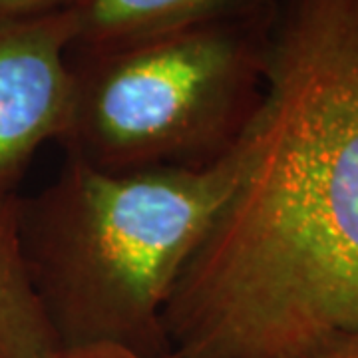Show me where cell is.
<instances>
[{"label": "cell", "instance_id": "6da1fadb", "mask_svg": "<svg viewBox=\"0 0 358 358\" xmlns=\"http://www.w3.org/2000/svg\"><path fill=\"white\" fill-rule=\"evenodd\" d=\"M227 203L166 310L181 358L358 334V0H282Z\"/></svg>", "mask_w": 358, "mask_h": 358}, {"label": "cell", "instance_id": "7a4b0ae2", "mask_svg": "<svg viewBox=\"0 0 358 358\" xmlns=\"http://www.w3.org/2000/svg\"><path fill=\"white\" fill-rule=\"evenodd\" d=\"M241 162V141L193 169L108 171L66 157L48 187L18 201L30 279L62 346L173 352L166 310Z\"/></svg>", "mask_w": 358, "mask_h": 358}, {"label": "cell", "instance_id": "3957f363", "mask_svg": "<svg viewBox=\"0 0 358 358\" xmlns=\"http://www.w3.org/2000/svg\"><path fill=\"white\" fill-rule=\"evenodd\" d=\"M279 0L145 38L72 48L66 157L108 171L193 169L243 140Z\"/></svg>", "mask_w": 358, "mask_h": 358}, {"label": "cell", "instance_id": "277c9868", "mask_svg": "<svg viewBox=\"0 0 358 358\" xmlns=\"http://www.w3.org/2000/svg\"><path fill=\"white\" fill-rule=\"evenodd\" d=\"M68 8L0 18V197L13 195L30 159L60 140L72 96Z\"/></svg>", "mask_w": 358, "mask_h": 358}, {"label": "cell", "instance_id": "5b68a950", "mask_svg": "<svg viewBox=\"0 0 358 358\" xmlns=\"http://www.w3.org/2000/svg\"><path fill=\"white\" fill-rule=\"evenodd\" d=\"M275 0H74L72 48H98L247 13Z\"/></svg>", "mask_w": 358, "mask_h": 358}, {"label": "cell", "instance_id": "8992f818", "mask_svg": "<svg viewBox=\"0 0 358 358\" xmlns=\"http://www.w3.org/2000/svg\"><path fill=\"white\" fill-rule=\"evenodd\" d=\"M60 346L26 265L18 201L0 197V358H48Z\"/></svg>", "mask_w": 358, "mask_h": 358}, {"label": "cell", "instance_id": "52a82bcc", "mask_svg": "<svg viewBox=\"0 0 358 358\" xmlns=\"http://www.w3.org/2000/svg\"><path fill=\"white\" fill-rule=\"evenodd\" d=\"M48 358H181L176 352L167 355H141L131 348L117 345H74L60 346L56 352H52Z\"/></svg>", "mask_w": 358, "mask_h": 358}, {"label": "cell", "instance_id": "ba28073f", "mask_svg": "<svg viewBox=\"0 0 358 358\" xmlns=\"http://www.w3.org/2000/svg\"><path fill=\"white\" fill-rule=\"evenodd\" d=\"M74 0H0V18H22L64 10Z\"/></svg>", "mask_w": 358, "mask_h": 358}, {"label": "cell", "instance_id": "9c48e42d", "mask_svg": "<svg viewBox=\"0 0 358 358\" xmlns=\"http://www.w3.org/2000/svg\"><path fill=\"white\" fill-rule=\"evenodd\" d=\"M301 358H358V334L334 338L331 343L317 346Z\"/></svg>", "mask_w": 358, "mask_h": 358}]
</instances>
